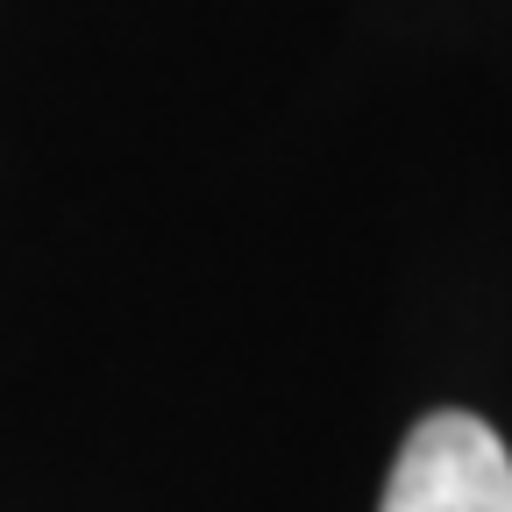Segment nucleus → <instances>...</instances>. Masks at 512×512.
<instances>
[{
  "label": "nucleus",
  "mask_w": 512,
  "mask_h": 512,
  "mask_svg": "<svg viewBox=\"0 0 512 512\" xmlns=\"http://www.w3.org/2000/svg\"><path fill=\"white\" fill-rule=\"evenodd\" d=\"M377 512H512L505 441L477 413H427L384 477Z\"/></svg>",
  "instance_id": "f257e3e1"
}]
</instances>
